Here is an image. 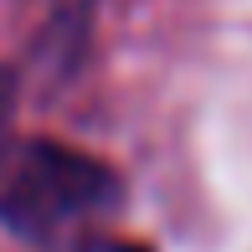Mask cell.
Here are the masks:
<instances>
[{"mask_svg": "<svg viewBox=\"0 0 252 252\" xmlns=\"http://www.w3.org/2000/svg\"><path fill=\"white\" fill-rule=\"evenodd\" d=\"M124 180L98 155H83L57 139H31L0 180V221L31 247H57L119 211Z\"/></svg>", "mask_w": 252, "mask_h": 252, "instance_id": "6da1fadb", "label": "cell"}, {"mask_svg": "<svg viewBox=\"0 0 252 252\" xmlns=\"http://www.w3.org/2000/svg\"><path fill=\"white\" fill-rule=\"evenodd\" d=\"M10 119H16V72L0 67V165L10 155Z\"/></svg>", "mask_w": 252, "mask_h": 252, "instance_id": "7a4b0ae2", "label": "cell"}, {"mask_svg": "<svg viewBox=\"0 0 252 252\" xmlns=\"http://www.w3.org/2000/svg\"><path fill=\"white\" fill-rule=\"evenodd\" d=\"M77 252H150L144 242H129V237H88Z\"/></svg>", "mask_w": 252, "mask_h": 252, "instance_id": "3957f363", "label": "cell"}]
</instances>
